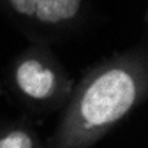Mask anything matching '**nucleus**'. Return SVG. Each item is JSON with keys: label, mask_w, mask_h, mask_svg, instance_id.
Instances as JSON below:
<instances>
[{"label": "nucleus", "mask_w": 148, "mask_h": 148, "mask_svg": "<svg viewBox=\"0 0 148 148\" xmlns=\"http://www.w3.org/2000/svg\"><path fill=\"white\" fill-rule=\"evenodd\" d=\"M16 85L30 99H48L57 88V76L37 58H27L16 69Z\"/></svg>", "instance_id": "nucleus-2"}, {"label": "nucleus", "mask_w": 148, "mask_h": 148, "mask_svg": "<svg viewBox=\"0 0 148 148\" xmlns=\"http://www.w3.org/2000/svg\"><path fill=\"white\" fill-rule=\"evenodd\" d=\"M11 5L21 14H27V16H32L35 14V9H37V0H9Z\"/></svg>", "instance_id": "nucleus-5"}, {"label": "nucleus", "mask_w": 148, "mask_h": 148, "mask_svg": "<svg viewBox=\"0 0 148 148\" xmlns=\"http://www.w3.org/2000/svg\"><path fill=\"white\" fill-rule=\"evenodd\" d=\"M81 0H37L35 14L44 23H58L78 12Z\"/></svg>", "instance_id": "nucleus-3"}, {"label": "nucleus", "mask_w": 148, "mask_h": 148, "mask_svg": "<svg viewBox=\"0 0 148 148\" xmlns=\"http://www.w3.org/2000/svg\"><path fill=\"white\" fill-rule=\"evenodd\" d=\"M0 148H34V141L25 131H11L0 138Z\"/></svg>", "instance_id": "nucleus-4"}, {"label": "nucleus", "mask_w": 148, "mask_h": 148, "mask_svg": "<svg viewBox=\"0 0 148 148\" xmlns=\"http://www.w3.org/2000/svg\"><path fill=\"white\" fill-rule=\"evenodd\" d=\"M139 97L136 71L113 65L95 74L79 92L60 131V141L79 146L95 139L132 109Z\"/></svg>", "instance_id": "nucleus-1"}]
</instances>
